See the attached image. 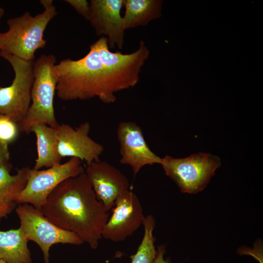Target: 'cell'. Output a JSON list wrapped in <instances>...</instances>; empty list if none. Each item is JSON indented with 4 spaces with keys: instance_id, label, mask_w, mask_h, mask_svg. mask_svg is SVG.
<instances>
[{
    "instance_id": "obj_9",
    "label": "cell",
    "mask_w": 263,
    "mask_h": 263,
    "mask_svg": "<svg viewBox=\"0 0 263 263\" xmlns=\"http://www.w3.org/2000/svg\"><path fill=\"white\" fill-rule=\"evenodd\" d=\"M113 207L103 228L102 237L114 242H122L140 227L145 216L137 196L130 190L116 200Z\"/></svg>"
},
{
    "instance_id": "obj_8",
    "label": "cell",
    "mask_w": 263,
    "mask_h": 263,
    "mask_svg": "<svg viewBox=\"0 0 263 263\" xmlns=\"http://www.w3.org/2000/svg\"><path fill=\"white\" fill-rule=\"evenodd\" d=\"M85 172L82 161L71 158L66 162L40 170L30 168L26 185L17 203L29 204L41 210L52 191L64 181Z\"/></svg>"
},
{
    "instance_id": "obj_16",
    "label": "cell",
    "mask_w": 263,
    "mask_h": 263,
    "mask_svg": "<svg viewBox=\"0 0 263 263\" xmlns=\"http://www.w3.org/2000/svg\"><path fill=\"white\" fill-rule=\"evenodd\" d=\"M163 1L160 0H123L125 8L123 17L126 30L147 25L161 16Z\"/></svg>"
},
{
    "instance_id": "obj_10",
    "label": "cell",
    "mask_w": 263,
    "mask_h": 263,
    "mask_svg": "<svg viewBox=\"0 0 263 263\" xmlns=\"http://www.w3.org/2000/svg\"><path fill=\"white\" fill-rule=\"evenodd\" d=\"M116 133L120 145V163L129 166L134 175L146 165L160 164L161 158L150 149L141 128L135 122H120Z\"/></svg>"
},
{
    "instance_id": "obj_19",
    "label": "cell",
    "mask_w": 263,
    "mask_h": 263,
    "mask_svg": "<svg viewBox=\"0 0 263 263\" xmlns=\"http://www.w3.org/2000/svg\"><path fill=\"white\" fill-rule=\"evenodd\" d=\"M19 131L18 123L0 114V141L8 144L13 142L18 137Z\"/></svg>"
},
{
    "instance_id": "obj_1",
    "label": "cell",
    "mask_w": 263,
    "mask_h": 263,
    "mask_svg": "<svg viewBox=\"0 0 263 263\" xmlns=\"http://www.w3.org/2000/svg\"><path fill=\"white\" fill-rule=\"evenodd\" d=\"M149 55L143 40L132 53L113 52L107 38L101 36L90 45L89 51L83 57L67 58L56 64L57 95L64 101L96 97L105 104L113 103L117 92L138 83Z\"/></svg>"
},
{
    "instance_id": "obj_5",
    "label": "cell",
    "mask_w": 263,
    "mask_h": 263,
    "mask_svg": "<svg viewBox=\"0 0 263 263\" xmlns=\"http://www.w3.org/2000/svg\"><path fill=\"white\" fill-rule=\"evenodd\" d=\"M160 165L182 192L195 194L207 187L221 160L217 156L199 152L182 158L166 155L161 158Z\"/></svg>"
},
{
    "instance_id": "obj_18",
    "label": "cell",
    "mask_w": 263,
    "mask_h": 263,
    "mask_svg": "<svg viewBox=\"0 0 263 263\" xmlns=\"http://www.w3.org/2000/svg\"><path fill=\"white\" fill-rule=\"evenodd\" d=\"M142 225L144 235L136 253L130 257L131 263H153L155 257L156 250L153 235L155 221L153 216L151 215L145 216Z\"/></svg>"
},
{
    "instance_id": "obj_20",
    "label": "cell",
    "mask_w": 263,
    "mask_h": 263,
    "mask_svg": "<svg viewBox=\"0 0 263 263\" xmlns=\"http://www.w3.org/2000/svg\"><path fill=\"white\" fill-rule=\"evenodd\" d=\"M65 1L86 19L90 20L91 16L90 2L86 0H66Z\"/></svg>"
},
{
    "instance_id": "obj_11",
    "label": "cell",
    "mask_w": 263,
    "mask_h": 263,
    "mask_svg": "<svg viewBox=\"0 0 263 263\" xmlns=\"http://www.w3.org/2000/svg\"><path fill=\"white\" fill-rule=\"evenodd\" d=\"M85 172L97 198L108 212L119 197L130 190L127 177L105 161L87 164Z\"/></svg>"
},
{
    "instance_id": "obj_17",
    "label": "cell",
    "mask_w": 263,
    "mask_h": 263,
    "mask_svg": "<svg viewBox=\"0 0 263 263\" xmlns=\"http://www.w3.org/2000/svg\"><path fill=\"white\" fill-rule=\"evenodd\" d=\"M28 242L19 227L0 230V260L6 263H32Z\"/></svg>"
},
{
    "instance_id": "obj_7",
    "label": "cell",
    "mask_w": 263,
    "mask_h": 263,
    "mask_svg": "<svg viewBox=\"0 0 263 263\" xmlns=\"http://www.w3.org/2000/svg\"><path fill=\"white\" fill-rule=\"evenodd\" d=\"M15 209L19 227L28 241L35 242L40 247L44 263H50L49 251L52 245L57 244L78 245L84 243L76 234L58 227L41 210L29 204H19Z\"/></svg>"
},
{
    "instance_id": "obj_6",
    "label": "cell",
    "mask_w": 263,
    "mask_h": 263,
    "mask_svg": "<svg viewBox=\"0 0 263 263\" xmlns=\"http://www.w3.org/2000/svg\"><path fill=\"white\" fill-rule=\"evenodd\" d=\"M14 71L10 85L0 87V114L19 123L26 115L31 103V90L34 80V61L0 53Z\"/></svg>"
},
{
    "instance_id": "obj_2",
    "label": "cell",
    "mask_w": 263,
    "mask_h": 263,
    "mask_svg": "<svg viewBox=\"0 0 263 263\" xmlns=\"http://www.w3.org/2000/svg\"><path fill=\"white\" fill-rule=\"evenodd\" d=\"M41 211L53 224L75 233L94 249L97 248L109 218L85 172L58 185Z\"/></svg>"
},
{
    "instance_id": "obj_21",
    "label": "cell",
    "mask_w": 263,
    "mask_h": 263,
    "mask_svg": "<svg viewBox=\"0 0 263 263\" xmlns=\"http://www.w3.org/2000/svg\"><path fill=\"white\" fill-rule=\"evenodd\" d=\"M8 145L0 141V167L10 163V154Z\"/></svg>"
},
{
    "instance_id": "obj_15",
    "label": "cell",
    "mask_w": 263,
    "mask_h": 263,
    "mask_svg": "<svg viewBox=\"0 0 263 263\" xmlns=\"http://www.w3.org/2000/svg\"><path fill=\"white\" fill-rule=\"evenodd\" d=\"M30 132L37 138L38 155L34 169L50 168L61 164L62 157L57 151L58 137L56 128L43 124L33 125Z\"/></svg>"
},
{
    "instance_id": "obj_24",
    "label": "cell",
    "mask_w": 263,
    "mask_h": 263,
    "mask_svg": "<svg viewBox=\"0 0 263 263\" xmlns=\"http://www.w3.org/2000/svg\"><path fill=\"white\" fill-rule=\"evenodd\" d=\"M0 263H6L2 260H0Z\"/></svg>"
},
{
    "instance_id": "obj_13",
    "label": "cell",
    "mask_w": 263,
    "mask_h": 263,
    "mask_svg": "<svg viewBox=\"0 0 263 263\" xmlns=\"http://www.w3.org/2000/svg\"><path fill=\"white\" fill-rule=\"evenodd\" d=\"M90 21L97 36L108 39L109 47L122 49L125 29L121 10L123 0H91Z\"/></svg>"
},
{
    "instance_id": "obj_23",
    "label": "cell",
    "mask_w": 263,
    "mask_h": 263,
    "mask_svg": "<svg viewBox=\"0 0 263 263\" xmlns=\"http://www.w3.org/2000/svg\"><path fill=\"white\" fill-rule=\"evenodd\" d=\"M4 13V10L3 8H2L0 6V19H1V18H2V17L3 16V14Z\"/></svg>"
},
{
    "instance_id": "obj_3",
    "label": "cell",
    "mask_w": 263,
    "mask_h": 263,
    "mask_svg": "<svg viewBox=\"0 0 263 263\" xmlns=\"http://www.w3.org/2000/svg\"><path fill=\"white\" fill-rule=\"evenodd\" d=\"M40 1L44 8L41 13L32 16L27 12L7 20L8 30L0 33V53L33 61L36 52L45 46L44 32L57 12L53 0Z\"/></svg>"
},
{
    "instance_id": "obj_14",
    "label": "cell",
    "mask_w": 263,
    "mask_h": 263,
    "mask_svg": "<svg viewBox=\"0 0 263 263\" xmlns=\"http://www.w3.org/2000/svg\"><path fill=\"white\" fill-rule=\"evenodd\" d=\"M10 163L0 167V219L17 207V200L27 181L30 168L23 167L14 175L10 173Z\"/></svg>"
},
{
    "instance_id": "obj_4",
    "label": "cell",
    "mask_w": 263,
    "mask_h": 263,
    "mask_svg": "<svg viewBox=\"0 0 263 263\" xmlns=\"http://www.w3.org/2000/svg\"><path fill=\"white\" fill-rule=\"evenodd\" d=\"M56 63V58L52 54L42 55L34 61L31 105L25 118L18 123L21 132L30 133L31 127L36 124H46L55 128L59 125L54 107L57 84Z\"/></svg>"
},
{
    "instance_id": "obj_22",
    "label": "cell",
    "mask_w": 263,
    "mask_h": 263,
    "mask_svg": "<svg viewBox=\"0 0 263 263\" xmlns=\"http://www.w3.org/2000/svg\"><path fill=\"white\" fill-rule=\"evenodd\" d=\"M166 252V245H161L156 250V253L153 263H168L164 259V256Z\"/></svg>"
},
{
    "instance_id": "obj_12",
    "label": "cell",
    "mask_w": 263,
    "mask_h": 263,
    "mask_svg": "<svg viewBox=\"0 0 263 263\" xmlns=\"http://www.w3.org/2000/svg\"><path fill=\"white\" fill-rule=\"evenodd\" d=\"M90 128L89 122L82 123L75 128L67 124H59L56 128L59 155L62 158H78L87 165L100 161L104 147L89 136Z\"/></svg>"
}]
</instances>
